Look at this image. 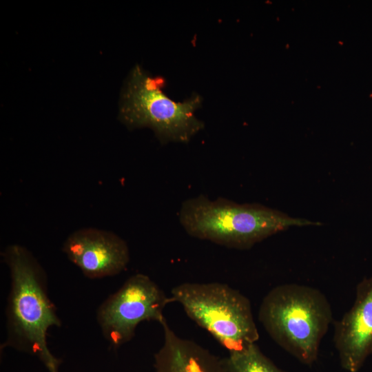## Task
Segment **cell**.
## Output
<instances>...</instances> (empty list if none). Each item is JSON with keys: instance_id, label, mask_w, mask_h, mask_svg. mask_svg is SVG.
Returning <instances> with one entry per match:
<instances>
[{"instance_id": "cell-1", "label": "cell", "mask_w": 372, "mask_h": 372, "mask_svg": "<svg viewBox=\"0 0 372 372\" xmlns=\"http://www.w3.org/2000/svg\"><path fill=\"white\" fill-rule=\"evenodd\" d=\"M3 258L11 278L3 347L35 355L48 369L59 366L61 360L47 343L49 329L60 327L61 322L48 293L45 272L30 251L19 245L7 247Z\"/></svg>"}, {"instance_id": "cell-2", "label": "cell", "mask_w": 372, "mask_h": 372, "mask_svg": "<svg viewBox=\"0 0 372 372\" xmlns=\"http://www.w3.org/2000/svg\"><path fill=\"white\" fill-rule=\"evenodd\" d=\"M179 220L191 236L238 249H249L290 227L320 225L260 204H238L223 198L211 200L204 195L183 203Z\"/></svg>"}, {"instance_id": "cell-3", "label": "cell", "mask_w": 372, "mask_h": 372, "mask_svg": "<svg viewBox=\"0 0 372 372\" xmlns=\"http://www.w3.org/2000/svg\"><path fill=\"white\" fill-rule=\"evenodd\" d=\"M258 320L270 338L300 362L312 365L333 320L331 304L319 289L285 284L263 298Z\"/></svg>"}, {"instance_id": "cell-4", "label": "cell", "mask_w": 372, "mask_h": 372, "mask_svg": "<svg viewBox=\"0 0 372 372\" xmlns=\"http://www.w3.org/2000/svg\"><path fill=\"white\" fill-rule=\"evenodd\" d=\"M165 85L164 78L152 76L136 65L121 92L118 118L130 130L152 129L163 144L187 143L204 127L194 114L202 97L194 93L185 101L177 102L165 94Z\"/></svg>"}, {"instance_id": "cell-5", "label": "cell", "mask_w": 372, "mask_h": 372, "mask_svg": "<svg viewBox=\"0 0 372 372\" xmlns=\"http://www.w3.org/2000/svg\"><path fill=\"white\" fill-rule=\"evenodd\" d=\"M170 298L229 353L259 339L249 300L228 285L184 282L172 288Z\"/></svg>"}, {"instance_id": "cell-6", "label": "cell", "mask_w": 372, "mask_h": 372, "mask_svg": "<svg viewBox=\"0 0 372 372\" xmlns=\"http://www.w3.org/2000/svg\"><path fill=\"white\" fill-rule=\"evenodd\" d=\"M170 302L171 298L154 281L137 273L101 304L96 320L106 340L119 347L132 339L141 322L156 321L161 324L166 320L163 311Z\"/></svg>"}, {"instance_id": "cell-7", "label": "cell", "mask_w": 372, "mask_h": 372, "mask_svg": "<svg viewBox=\"0 0 372 372\" xmlns=\"http://www.w3.org/2000/svg\"><path fill=\"white\" fill-rule=\"evenodd\" d=\"M63 251L86 277L92 279L115 276L130 262L125 241L109 231L83 228L72 233Z\"/></svg>"}, {"instance_id": "cell-8", "label": "cell", "mask_w": 372, "mask_h": 372, "mask_svg": "<svg viewBox=\"0 0 372 372\" xmlns=\"http://www.w3.org/2000/svg\"><path fill=\"white\" fill-rule=\"evenodd\" d=\"M333 343L347 372H358L372 355V276L357 285L353 304L335 323Z\"/></svg>"}, {"instance_id": "cell-9", "label": "cell", "mask_w": 372, "mask_h": 372, "mask_svg": "<svg viewBox=\"0 0 372 372\" xmlns=\"http://www.w3.org/2000/svg\"><path fill=\"white\" fill-rule=\"evenodd\" d=\"M161 325L163 342L154 356L155 372H233L220 358L197 342L177 335L166 320Z\"/></svg>"}, {"instance_id": "cell-10", "label": "cell", "mask_w": 372, "mask_h": 372, "mask_svg": "<svg viewBox=\"0 0 372 372\" xmlns=\"http://www.w3.org/2000/svg\"><path fill=\"white\" fill-rule=\"evenodd\" d=\"M227 360L233 372H287L276 366L256 343L229 353Z\"/></svg>"}, {"instance_id": "cell-11", "label": "cell", "mask_w": 372, "mask_h": 372, "mask_svg": "<svg viewBox=\"0 0 372 372\" xmlns=\"http://www.w3.org/2000/svg\"><path fill=\"white\" fill-rule=\"evenodd\" d=\"M59 366H54V367L50 369L48 371H49V372H59Z\"/></svg>"}]
</instances>
